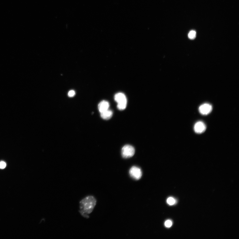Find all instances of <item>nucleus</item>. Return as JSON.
Masks as SVG:
<instances>
[{"mask_svg":"<svg viewBox=\"0 0 239 239\" xmlns=\"http://www.w3.org/2000/svg\"><path fill=\"white\" fill-rule=\"evenodd\" d=\"M96 200L94 196H88L80 202L79 212L83 217L89 218V215L92 212L96 206Z\"/></svg>","mask_w":239,"mask_h":239,"instance_id":"f257e3e1","label":"nucleus"},{"mask_svg":"<svg viewBox=\"0 0 239 239\" xmlns=\"http://www.w3.org/2000/svg\"><path fill=\"white\" fill-rule=\"evenodd\" d=\"M196 36V32L195 31L192 30L188 34V37L190 39H193Z\"/></svg>","mask_w":239,"mask_h":239,"instance_id":"1a4fd4ad","label":"nucleus"},{"mask_svg":"<svg viewBox=\"0 0 239 239\" xmlns=\"http://www.w3.org/2000/svg\"><path fill=\"white\" fill-rule=\"evenodd\" d=\"M76 94V92L73 90H71L69 91L68 95L69 97H74Z\"/></svg>","mask_w":239,"mask_h":239,"instance_id":"f8f14e48","label":"nucleus"},{"mask_svg":"<svg viewBox=\"0 0 239 239\" xmlns=\"http://www.w3.org/2000/svg\"><path fill=\"white\" fill-rule=\"evenodd\" d=\"M135 153L134 148L130 145H124L122 149V155L124 158H129L133 156Z\"/></svg>","mask_w":239,"mask_h":239,"instance_id":"7ed1b4c3","label":"nucleus"},{"mask_svg":"<svg viewBox=\"0 0 239 239\" xmlns=\"http://www.w3.org/2000/svg\"><path fill=\"white\" fill-rule=\"evenodd\" d=\"M101 116L103 119L109 120L110 119L112 116L113 112L109 110L105 111L100 113Z\"/></svg>","mask_w":239,"mask_h":239,"instance_id":"6e6552de","label":"nucleus"},{"mask_svg":"<svg viewBox=\"0 0 239 239\" xmlns=\"http://www.w3.org/2000/svg\"><path fill=\"white\" fill-rule=\"evenodd\" d=\"M167 203L170 205H173L175 203V200L173 197H169L167 200Z\"/></svg>","mask_w":239,"mask_h":239,"instance_id":"9d476101","label":"nucleus"},{"mask_svg":"<svg viewBox=\"0 0 239 239\" xmlns=\"http://www.w3.org/2000/svg\"><path fill=\"white\" fill-rule=\"evenodd\" d=\"M6 163L3 162H0V168L3 169L6 168Z\"/></svg>","mask_w":239,"mask_h":239,"instance_id":"ddd939ff","label":"nucleus"},{"mask_svg":"<svg viewBox=\"0 0 239 239\" xmlns=\"http://www.w3.org/2000/svg\"><path fill=\"white\" fill-rule=\"evenodd\" d=\"M205 124L201 121L197 122L195 124L194 129L197 133L200 134L203 133L206 129Z\"/></svg>","mask_w":239,"mask_h":239,"instance_id":"423d86ee","label":"nucleus"},{"mask_svg":"<svg viewBox=\"0 0 239 239\" xmlns=\"http://www.w3.org/2000/svg\"><path fill=\"white\" fill-rule=\"evenodd\" d=\"M114 99L117 103V108L119 110H123L125 109L127 105V98L123 93H117L114 97Z\"/></svg>","mask_w":239,"mask_h":239,"instance_id":"f03ea898","label":"nucleus"},{"mask_svg":"<svg viewBox=\"0 0 239 239\" xmlns=\"http://www.w3.org/2000/svg\"><path fill=\"white\" fill-rule=\"evenodd\" d=\"M110 104L106 101H101L98 106V110L100 113L105 111L109 110L110 107Z\"/></svg>","mask_w":239,"mask_h":239,"instance_id":"0eeeda50","label":"nucleus"},{"mask_svg":"<svg viewBox=\"0 0 239 239\" xmlns=\"http://www.w3.org/2000/svg\"><path fill=\"white\" fill-rule=\"evenodd\" d=\"M173 225V222L170 220H168L166 221L165 222V226L166 227L169 228Z\"/></svg>","mask_w":239,"mask_h":239,"instance_id":"9b49d317","label":"nucleus"},{"mask_svg":"<svg viewBox=\"0 0 239 239\" xmlns=\"http://www.w3.org/2000/svg\"><path fill=\"white\" fill-rule=\"evenodd\" d=\"M129 173L132 178L136 180L141 179L142 175L141 169L135 166L131 168L129 170Z\"/></svg>","mask_w":239,"mask_h":239,"instance_id":"20e7f679","label":"nucleus"},{"mask_svg":"<svg viewBox=\"0 0 239 239\" xmlns=\"http://www.w3.org/2000/svg\"><path fill=\"white\" fill-rule=\"evenodd\" d=\"M212 107L210 104L205 103L202 105L199 108L200 113L203 115L209 114L212 111Z\"/></svg>","mask_w":239,"mask_h":239,"instance_id":"39448f33","label":"nucleus"}]
</instances>
